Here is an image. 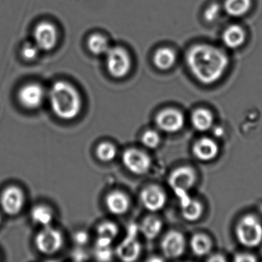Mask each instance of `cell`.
<instances>
[{
    "mask_svg": "<svg viewBox=\"0 0 262 262\" xmlns=\"http://www.w3.org/2000/svg\"><path fill=\"white\" fill-rule=\"evenodd\" d=\"M186 62L190 72L204 85H211L222 79L229 66V59L217 47L198 44L188 50Z\"/></svg>",
    "mask_w": 262,
    "mask_h": 262,
    "instance_id": "cell-1",
    "label": "cell"
},
{
    "mask_svg": "<svg viewBox=\"0 0 262 262\" xmlns=\"http://www.w3.org/2000/svg\"><path fill=\"white\" fill-rule=\"evenodd\" d=\"M52 110L57 117L72 120L80 113L82 100L77 90L68 82H56L50 92Z\"/></svg>",
    "mask_w": 262,
    "mask_h": 262,
    "instance_id": "cell-2",
    "label": "cell"
},
{
    "mask_svg": "<svg viewBox=\"0 0 262 262\" xmlns=\"http://www.w3.org/2000/svg\"><path fill=\"white\" fill-rule=\"evenodd\" d=\"M236 237L242 246L256 248L262 242V225L252 214H247L241 219L235 228Z\"/></svg>",
    "mask_w": 262,
    "mask_h": 262,
    "instance_id": "cell-3",
    "label": "cell"
},
{
    "mask_svg": "<svg viewBox=\"0 0 262 262\" xmlns=\"http://www.w3.org/2000/svg\"><path fill=\"white\" fill-rule=\"evenodd\" d=\"M106 67L108 73L115 78H123L129 73L131 58L125 49L114 47L106 53Z\"/></svg>",
    "mask_w": 262,
    "mask_h": 262,
    "instance_id": "cell-4",
    "label": "cell"
},
{
    "mask_svg": "<svg viewBox=\"0 0 262 262\" xmlns=\"http://www.w3.org/2000/svg\"><path fill=\"white\" fill-rule=\"evenodd\" d=\"M63 245V237L60 231L51 226L43 227L36 237V245L40 252L53 254L57 252Z\"/></svg>",
    "mask_w": 262,
    "mask_h": 262,
    "instance_id": "cell-5",
    "label": "cell"
},
{
    "mask_svg": "<svg viewBox=\"0 0 262 262\" xmlns=\"http://www.w3.org/2000/svg\"><path fill=\"white\" fill-rule=\"evenodd\" d=\"M195 171L188 166H182L174 169L168 177V185L178 194H185L195 185Z\"/></svg>",
    "mask_w": 262,
    "mask_h": 262,
    "instance_id": "cell-6",
    "label": "cell"
},
{
    "mask_svg": "<svg viewBox=\"0 0 262 262\" xmlns=\"http://www.w3.org/2000/svg\"><path fill=\"white\" fill-rule=\"evenodd\" d=\"M122 162L128 171L138 176L146 174L151 166L149 156L136 148L126 150L123 153Z\"/></svg>",
    "mask_w": 262,
    "mask_h": 262,
    "instance_id": "cell-7",
    "label": "cell"
},
{
    "mask_svg": "<svg viewBox=\"0 0 262 262\" xmlns=\"http://www.w3.org/2000/svg\"><path fill=\"white\" fill-rule=\"evenodd\" d=\"M156 125L159 129L166 133L181 131L185 125V118L179 110L169 108L162 110L156 116Z\"/></svg>",
    "mask_w": 262,
    "mask_h": 262,
    "instance_id": "cell-8",
    "label": "cell"
},
{
    "mask_svg": "<svg viewBox=\"0 0 262 262\" xmlns=\"http://www.w3.org/2000/svg\"><path fill=\"white\" fill-rule=\"evenodd\" d=\"M34 39L36 45L39 50L50 51L54 49L57 44V30L50 23H40L35 28Z\"/></svg>",
    "mask_w": 262,
    "mask_h": 262,
    "instance_id": "cell-9",
    "label": "cell"
},
{
    "mask_svg": "<svg viewBox=\"0 0 262 262\" xmlns=\"http://www.w3.org/2000/svg\"><path fill=\"white\" fill-rule=\"evenodd\" d=\"M161 248L167 258H179L185 253L186 248L185 237L179 231H169L162 239Z\"/></svg>",
    "mask_w": 262,
    "mask_h": 262,
    "instance_id": "cell-10",
    "label": "cell"
},
{
    "mask_svg": "<svg viewBox=\"0 0 262 262\" xmlns=\"http://www.w3.org/2000/svg\"><path fill=\"white\" fill-rule=\"evenodd\" d=\"M45 96L43 88L37 83H30L19 90L18 99L27 110H36L42 105Z\"/></svg>",
    "mask_w": 262,
    "mask_h": 262,
    "instance_id": "cell-11",
    "label": "cell"
},
{
    "mask_svg": "<svg viewBox=\"0 0 262 262\" xmlns=\"http://www.w3.org/2000/svg\"><path fill=\"white\" fill-rule=\"evenodd\" d=\"M24 194L17 187L7 188L0 198V204L3 210L10 215L19 214L24 205Z\"/></svg>",
    "mask_w": 262,
    "mask_h": 262,
    "instance_id": "cell-12",
    "label": "cell"
},
{
    "mask_svg": "<svg viewBox=\"0 0 262 262\" xmlns=\"http://www.w3.org/2000/svg\"><path fill=\"white\" fill-rule=\"evenodd\" d=\"M140 198L143 206L152 212L160 211L165 207L167 202L165 191L156 185L145 188L141 193Z\"/></svg>",
    "mask_w": 262,
    "mask_h": 262,
    "instance_id": "cell-13",
    "label": "cell"
},
{
    "mask_svg": "<svg viewBox=\"0 0 262 262\" xmlns=\"http://www.w3.org/2000/svg\"><path fill=\"white\" fill-rule=\"evenodd\" d=\"M192 152L198 160L205 162H211L215 159L219 155V145L212 139L201 138L193 145Z\"/></svg>",
    "mask_w": 262,
    "mask_h": 262,
    "instance_id": "cell-14",
    "label": "cell"
},
{
    "mask_svg": "<svg viewBox=\"0 0 262 262\" xmlns=\"http://www.w3.org/2000/svg\"><path fill=\"white\" fill-rule=\"evenodd\" d=\"M246 38L245 30L242 27L232 25L228 27L222 34L223 43L229 49L239 48L243 45Z\"/></svg>",
    "mask_w": 262,
    "mask_h": 262,
    "instance_id": "cell-15",
    "label": "cell"
},
{
    "mask_svg": "<svg viewBox=\"0 0 262 262\" xmlns=\"http://www.w3.org/2000/svg\"><path fill=\"white\" fill-rule=\"evenodd\" d=\"M129 205V199L121 191H113L107 196V208L112 214H124L128 211Z\"/></svg>",
    "mask_w": 262,
    "mask_h": 262,
    "instance_id": "cell-16",
    "label": "cell"
},
{
    "mask_svg": "<svg viewBox=\"0 0 262 262\" xmlns=\"http://www.w3.org/2000/svg\"><path fill=\"white\" fill-rule=\"evenodd\" d=\"M193 127L199 132H206L212 127L214 116L207 108H200L193 112L191 117Z\"/></svg>",
    "mask_w": 262,
    "mask_h": 262,
    "instance_id": "cell-17",
    "label": "cell"
},
{
    "mask_svg": "<svg viewBox=\"0 0 262 262\" xmlns=\"http://www.w3.org/2000/svg\"><path fill=\"white\" fill-rule=\"evenodd\" d=\"M203 205L196 199L183 200L181 205L182 217L188 222H194L199 220L203 214Z\"/></svg>",
    "mask_w": 262,
    "mask_h": 262,
    "instance_id": "cell-18",
    "label": "cell"
},
{
    "mask_svg": "<svg viewBox=\"0 0 262 262\" xmlns=\"http://www.w3.org/2000/svg\"><path fill=\"white\" fill-rule=\"evenodd\" d=\"M177 56L174 50L168 47L159 49L153 56V62L158 69L168 70L176 63Z\"/></svg>",
    "mask_w": 262,
    "mask_h": 262,
    "instance_id": "cell-19",
    "label": "cell"
},
{
    "mask_svg": "<svg viewBox=\"0 0 262 262\" xmlns=\"http://www.w3.org/2000/svg\"><path fill=\"white\" fill-rule=\"evenodd\" d=\"M119 233L118 227L112 222H104L98 228V248H108Z\"/></svg>",
    "mask_w": 262,
    "mask_h": 262,
    "instance_id": "cell-20",
    "label": "cell"
},
{
    "mask_svg": "<svg viewBox=\"0 0 262 262\" xmlns=\"http://www.w3.org/2000/svg\"><path fill=\"white\" fill-rule=\"evenodd\" d=\"M190 247L193 254L198 257L208 255L212 249V242L208 236L196 234L191 237Z\"/></svg>",
    "mask_w": 262,
    "mask_h": 262,
    "instance_id": "cell-21",
    "label": "cell"
},
{
    "mask_svg": "<svg viewBox=\"0 0 262 262\" xmlns=\"http://www.w3.org/2000/svg\"><path fill=\"white\" fill-rule=\"evenodd\" d=\"M251 7V0H225L224 9L229 16L241 17L246 14Z\"/></svg>",
    "mask_w": 262,
    "mask_h": 262,
    "instance_id": "cell-22",
    "label": "cell"
},
{
    "mask_svg": "<svg viewBox=\"0 0 262 262\" xmlns=\"http://www.w3.org/2000/svg\"><path fill=\"white\" fill-rule=\"evenodd\" d=\"M162 222L159 217L155 216H148L144 219L141 225V231L146 238H156L162 230Z\"/></svg>",
    "mask_w": 262,
    "mask_h": 262,
    "instance_id": "cell-23",
    "label": "cell"
},
{
    "mask_svg": "<svg viewBox=\"0 0 262 262\" xmlns=\"http://www.w3.org/2000/svg\"><path fill=\"white\" fill-rule=\"evenodd\" d=\"M141 248L139 242L136 240L125 241L118 248V254L123 260L132 261L136 260L140 254Z\"/></svg>",
    "mask_w": 262,
    "mask_h": 262,
    "instance_id": "cell-24",
    "label": "cell"
},
{
    "mask_svg": "<svg viewBox=\"0 0 262 262\" xmlns=\"http://www.w3.org/2000/svg\"><path fill=\"white\" fill-rule=\"evenodd\" d=\"M33 222L42 227L50 226L53 219V213L49 207L38 205L31 211Z\"/></svg>",
    "mask_w": 262,
    "mask_h": 262,
    "instance_id": "cell-25",
    "label": "cell"
},
{
    "mask_svg": "<svg viewBox=\"0 0 262 262\" xmlns=\"http://www.w3.org/2000/svg\"><path fill=\"white\" fill-rule=\"evenodd\" d=\"M88 47L92 53L97 56L106 54L110 49L107 39L103 36L98 33L92 35L89 38Z\"/></svg>",
    "mask_w": 262,
    "mask_h": 262,
    "instance_id": "cell-26",
    "label": "cell"
},
{
    "mask_svg": "<svg viewBox=\"0 0 262 262\" xmlns=\"http://www.w3.org/2000/svg\"><path fill=\"white\" fill-rule=\"evenodd\" d=\"M117 150L113 144L104 142L100 144L96 149L98 158L102 162H110L116 158Z\"/></svg>",
    "mask_w": 262,
    "mask_h": 262,
    "instance_id": "cell-27",
    "label": "cell"
},
{
    "mask_svg": "<svg viewBox=\"0 0 262 262\" xmlns=\"http://www.w3.org/2000/svg\"><path fill=\"white\" fill-rule=\"evenodd\" d=\"M141 141L144 146L150 149H155L160 145L161 137L157 132L154 130H148L142 135Z\"/></svg>",
    "mask_w": 262,
    "mask_h": 262,
    "instance_id": "cell-28",
    "label": "cell"
},
{
    "mask_svg": "<svg viewBox=\"0 0 262 262\" xmlns=\"http://www.w3.org/2000/svg\"><path fill=\"white\" fill-rule=\"evenodd\" d=\"M221 11H222V8H221L219 4L214 3L205 10L204 17H205V20L208 21V22H214L220 16Z\"/></svg>",
    "mask_w": 262,
    "mask_h": 262,
    "instance_id": "cell-29",
    "label": "cell"
},
{
    "mask_svg": "<svg viewBox=\"0 0 262 262\" xmlns=\"http://www.w3.org/2000/svg\"><path fill=\"white\" fill-rule=\"evenodd\" d=\"M39 50L36 44H26L22 49V56L26 60H33L39 54Z\"/></svg>",
    "mask_w": 262,
    "mask_h": 262,
    "instance_id": "cell-30",
    "label": "cell"
},
{
    "mask_svg": "<svg viewBox=\"0 0 262 262\" xmlns=\"http://www.w3.org/2000/svg\"><path fill=\"white\" fill-rule=\"evenodd\" d=\"M234 260L237 262H253L257 260V258L253 254L241 253L234 256Z\"/></svg>",
    "mask_w": 262,
    "mask_h": 262,
    "instance_id": "cell-31",
    "label": "cell"
},
{
    "mask_svg": "<svg viewBox=\"0 0 262 262\" xmlns=\"http://www.w3.org/2000/svg\"><path fill=\"white\" fill-rule=\"evenodd\" d=\"M75 241L79 245H85L88 241V235L85 232H79L75 236Z\"/></svg>",
    "mask_w": 262,
    "mask_h": 262,
    "instance_id": "cell-32",
    "label": "cell"
},
{
    "mask_svg": "<svg viewBox=\"0 0 262 262\" xmlns=\"http://www.w3.org/2000/svg\"><path fill=\"white\" fill-rule=\"evenodd\" d=\"M208 260H210V261H225L226 259L221 254H214L212 257H210Z\"/></svg>",
    "mask_w": 262,
    "mask_h": 262,
    "instance_id": "cell-33",
    "label": "cell"
},
{
    "mask_svg": "<svg viewBox=\"0 0 262 262\" xmlns=\"http://www.w3.org/2000/svg\"><path fill=\"white\" fill-rule=\"evenodd\" d=\"M260 214H261V215H262V206L260 207Z\"/></svg>",
    "mask_w": 262,
    "mask_h": 262,
    "instance_id": "cell-34",
    "label": "cell"
},
{
    "mask_svg": "<svg viewBox=\"0 0 262 262\" xmlns=\"http://www.w3.org/2000/svg\"><path fill=\"white\" fill-rule=\"evenodd\" d=\"M0 222H1V217H0Z\"/></svg>",
    "mask_w": 262,
    "mask_h": 262,
    "instance_id": "cell-35",
    "label": "cell"
}]
</instances>
